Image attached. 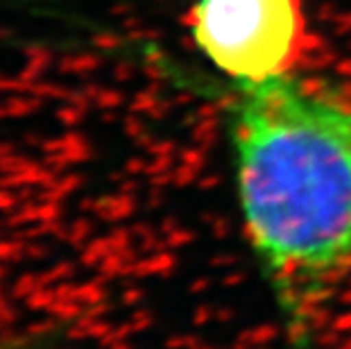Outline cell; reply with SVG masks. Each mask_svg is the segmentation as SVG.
<instances>
[{
    "label": "cell",
    "instance_id": "7a4b0ae2",
    "mask_svg": "<svg viewBox=\"0 0 351 349\" xmlns=\"http://www.w3.org/2000/svg\"><path fill=\"white\" fill-rule=\"evenodd\" d=\"M195 46L231 84L288 77L306 43L302 0H191Z\"/></svg>",
    "mask_w": 351,
    "mask_h": 349
},
{
    "label": "cell",
    "instance_id": "6da1fadb",
    "mask_svg": "<svg viewBox=\"0 0 351 349\" xmlns=\"http://www.w3.org/2000/svg\"><path fill=\"white\" fill-rule=\"evenodd\" d=\"M243 225L293 320L351 261V100L288 77L231 84Z\"/></svg>",
    "mask_w": 351,
    "mask_h": 349
}]
</instances>
